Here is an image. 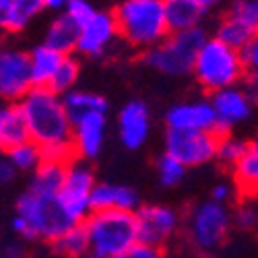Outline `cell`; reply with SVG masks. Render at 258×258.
Returning a JSON list of instances; mask_svg holds the SVG:
<instances>
[{"instance_id": "cell-1", "label": "cell", "mask_w": 258, "mask_h": 258, "mask_svg": "<svg viewBox=\"0 0 258 258\" xmlns=\"http://www.w3.org/2000/svg\"><path fill=\"white\" fill-rule=\"evenodd\" d=\"M29 141L37 147L71 141V120L64 112L62 97L46 87H31L17 101Z\"/></svg>"}, {"instance_id": "cell-2", "label": "cell", "mask_w": 258, "mask_h": 258, "mask_svg": "<svg viewBox=\"0 0 258 258\" xmlns=\"http://www.w3.org/2000/svg\"><path fill=\"white\" fill-rule=\"evenodd\" d=\"M118 33L137 48H153L169 31L161 0H122L112 13Z\"/></svg>"}, {"instance_id": "cell-3", "label": "cell", "mask_w": 258, "mask_h": 258, "mask_svg": "<svg viewBox=\"0 0 258 258\" xmlns=\"http://www.w3.org/2000/svg\"><path fill=\"white\" fill-rule=\"evenodd\" d=\"M83 225L89 238V252L99 258H114L137 244L135 213L131 211H91Z\"/></svg>"}, {"instance_id": "cell-4", "label": "cell", "mask_w": 258, "mask_h": 258, "mask_svg": "<svg viewBox=\"0 0 258 258\" xmlns=\"http://www.w3.org/2000/svg\"><path fill=\"white\" fill-rule=\"evenodd\" d=\"M205 41L207 31L203 27L169 33L157 46L147 50L145 62L161 75L184 77L192 73V64H195V58Z\"/></svg>"}, {"instance_id": "cell-5", "label": "cell", "mask_w": 258, "mask_h": 258, "mask_svg": "<svg viewBox=\"0 0 258 258\" xmlns=\"http://www.w3.org/2000/svg\"><path fill=\"white\" fill-rule=\"evenodd\" d=\"M192 73L207 91L215 93L235 87V83L244 75V69L238 58V50H231L215 37H207L192 64Z\"/></svg>"}, {"instance_id": "cell-6", "label": "cell", "mask_w": 258, "mask_h": 258, "mask_svg": "<svg viewBox=\"0 0 258 258\" xmlns=\"http://www.w3.org/2000/svg\"><path fill=\"white\" fill-rule=\"evenodd\" d=\"M17 215L27 221V225L31 227V231L35 235V240L54 242L71 225H75L67 215H64V211L60 209L56 199L37 197V195H31L29 190L17 199Z\"/></svg>"}, {"instance_id": "cell-7", "label": "cell", "mask_w": 258, "mask_h": 258, "mask_svg": "<svg viewBox=\"0 0 258 258\" xmlns=\"http://www.w3.org/2000/svg\"><path fill=\"white\" fill-rule=\"evenodd\" d=\"M93 186V174L83 161H73L64 167V182L56 195V201L73 223H83L91 213L89 197Z\"/></svg>"}, {"instance_id": "cell-8", "label": "cell", "mask_w": 258, "mask_h": 258, "mask_svg": "<svg viewBox=\"0 0 258 258\" xmlns=\"http://www.w3.org/2000/svg\"><path fill=\"white\" fill-rule=\"evenodd\" d=\"M231 217L225 205L207 201L199 205L190 215V238L201 250H215L229 231Z\"/></svg>"}, {"instance_id": "cell-9", "label": "cell", "mask_w": 258, "mask_h": 258, "mask_svg": "<svg viewBox=\"0 0 258 258\" xmlns=\"http://www.w3.org/2000/svg\"><path fill=\"white\" fill-rule=\"evenodd\" d=\"M217 137L205 131H167L165 153L178 159L184 167L203 165L215 159Z\"/></svg>"}, {"instance_id": "cell-10", "label": "cell", "mask_w": 258, "mask_h": 258, "mask_svg": "<svg viewBox=\"0 0 258 258\" xmlns=\"http://www.w3.org/2000/svg\"><path fill=\"white\" fill-rule=\"evenodd\" d=\"M178 213L165 205H145L135 211L137 242L161 248L178 227Z\"/></svg>"}, {"instance_id": "cell-11", "label": "cell", "mask_w": 258, "mask_h": 258, "mask_svg": "<svg viewBox=\"0 0 258 258\" xmlns=\"http://www.w3.org/2000/svg\"><path fill=\"white\" fill-rule=\"evenodd\" d=\"M209 103L215 112V120H217V128H215V137L217 139L229 135L233 126L246 122L252 116V101L242 89L235 87L215 91Z\"/></svg>"}, {"instance_id": "cell-12", "label": "cell", "mask_w": 258, "mask_h": 258, "mask_svg": "<svg viewBox=\"0 0 258 258\" xmlns=\"http://www.w3.org/2000/svg\"><path fill=\"white\" fill-rule=\"evenodd\" d=\"M29 89V54L11 48L0 50V97L19 101Z\"/></svg>"}, {"instance_id": "cell-13", "label": "cell", "mask_w": 258, "mask_h": 258, "mask_svg": "<svg viewBox=\"0 0 258 258\" xmlns=\"http://www.w3.org/2000/svg\"><path fill=\"white\" fill-rule=\"evenodd\" d=\"M118 35V27L112 13L95 11V15L79 29L77 52L85 56H101L105 48L112 44Z\"/></svg>"}, {"instance_id": "cell-14", "label": "cell", "mask_w": 258, "mask_h": 258, "mask_svg": "<svg viewBox=\"0 0 258 258\" xmlns=\"http://www.w3.org/2000/svg\"><path fill=\"white\" fill-rule=\"evenodd\" d=\"M169 131H205L213 133L217 128L215 112L209 101H188L176 103L165 116Z\"/></svg>"}, {"instance_id": "cell-15", "label": "cell", "mask_w": 258, "mask_h": 258, "mask_svg": "<svg viewBox=\"0 0 258 258\" xmlns=\"http://www.w3.org/2000/svg\"><path fill=\"white\" fill-rule=\"evenodd\" d=\"M105 114H87L77 120L71 128V143L75 155L83 159H93L99 155L105 141Z\"/></svg>"}, {"instance_id": "cell-16", "label": "cell", "mask_w": 258, "mask_h": 258, "mask_svg": "<svg viewBox=\"0 0 258 258\" xmlns=\"http://www.w3.org/2000/svg\"><path fill=\"white\" fill-rule=\"evenodd\" d=\"M118 128H120V141L126 149H141L151 133V114L149 107L143 101H131L122 107L120 118H118Z\"/></svg>"}, {"instance_id": "cell-17", "label": "cell", "mask_w": 258, "mask_h": 258, "mask_svg": "<svg viewBox=\"0 0 258 258\" xmlns=\"http://www.w3.org/2000/svg\"><path fill=\"white\" fill-rule=\"evenodd\" d=\"M91 211H105V209H118V211H131L135 213L139 205V195L131 186L120 184H95L89 197Z\"/></svg>"}, {"instance_id": "cell-18", "label": "cell", "mask_w": 258, "mask_h": 258, "mask_svg": "<svg viewBox=\"0 0 258 258\" xmlns=\"http://www.w3.org/2000/svg\"><path fill=\"white\" fill-rule=\"evenodd\" d=\"M163 3V17L169 33L186 31L201 27L199 23L205 17V11L195 0H161Z\"/></svg>"}, {"instance_id": "cell-19", "label": "cell", "mask_w": 258, "mask_h": 258, "mask_svg": "<svg viewBox=\"0 0 258 258\" xmlns=\"http://www.w3.org/2000/svg\"><path fill=\"white\" fill-rule=\"evenodd\" d=\"M62 97V105L64 112H67L71 126L81 120L83 116L87 114H105L107 112V101L97 95V93H89V91H67Z\"/></svg>"}, {"instance_id": "cell-20", "label": "cell", "mask_w": 258, "mask_h": 258, "mask_svg": "<svg viewBox=\"0 0 258 258\" xmlns=\"http://www.w3.org/2000/svg\"><path fill=\"white\" fill-rule=\"evenodd\" d=\"M62 54L50 50L48 46H37L29 54V75H31V87H48L58 64L62 62Z\"/></svg>"}, {"instance_id": "cell-21", "label": "cell", "mask_w": 258, "mask_h": 258, "mask_svg": "<svg viewBox=\"0 0 258 258\" xmlns=\"http://www.w3.org/2000/svg\"><path fill=\"white\" fill-rule=\"evenodd\" d=\"M29 141L25 122L21 118V112L17 103L0 107V151H9V149Z\"/></svg>"}, {"instance_id": "cell-22", "label": "cell", "mask_w": 258, "mask_h": 258, "mask_svg": "<svg viewBox=\"0 0 258 258\" xmlns=\"http://www.w3.org/2000/svg\"><path fill=\"white\" fill-rule=\"evenodd\" d=\"M77 39H79V27L67 15H60L48 27L44 46H48L50 50H54L62 56H71V52L77 48Z\"/></svg>"}, {"instance_id": "cell-23", "label": "cell", "mask_w": 258, "mask_h": 258, "mask_svg": "<svg viewBox=\"0 0 258 258\" xmlns=\"http://www.w3.org/2000/svg\"><path fill=\"white\" fill-rule=\"evenodd\" d=\"M64 182V167L54 163H39L33 169V178L29 184V192L37 197L56 199L58 190Z\"/></svg>"}, {"instance_id": "cell-24", "label": "cell", "mask_w": 258, "mask_h": 258, "mask_svg": "<svg viewBox=\"0 0 258 258\" xmlns=\"http://www.w3.org/2000/svg\"><path fill=\"white\" fill-rule=\"evenodd\" d=\"M233 176L244 195H254L258 188V145L252 141L248 151L233 163Z\"/></svg>"}, {"instance_id": "cell-25", "label": "cell", "mask_w": 258, "mask_h": 258, "mask_svg": "<svg viewBox=\"0 0 258 258\" xmlns=\"http://www.w3.org/2000/svg\"><path fill=\"white\" fill-rule=\"evenodd\" d=\"M52 244L56 254H60L62 258H83L85 254H89V238L83 223L71 225Z\"/></svg>"}, {"instance_id": "cell-26", "label": "cell", "mask_w": 258, "mask_h": 258, "mask_svg": "<svg viewBox=\"0 0 258 258\" xmlns=\"http://www.w3.org/2000/svg\"><path fill=\"white\" fill-rule=\"evenodd\" d=\"M44 0H11V11L7 19V31H21L44 11Z\"/></svg>"}, {"instance_id": "cell-27", "label": "cell", "mask_w": 258, "mask_h": 258, "mask_svg": "<svg viewBox=\"0 0 258 258\" xmlns=\"http://www.w3.org/2000/svg\"><path fill=\"white\" fill-rule=\"evenodd\" d=\"M254 37H256V29L240 23V21H235L231 17H225L221 21L217 27V35H215V39H219L221 44L229 46L231 50H240L244 44H248Z\"/></svg>"}, {"instance_id": "cell-28", "label": "cell", "mask_w": 258, "mask_h": 258, "mask_svg": "<svg viewBox=\"0 0 258 258\" xmlns=\"http://www.w3.org/2000/svg\"><path fill=\"white\" fill-rule=\"evenodd\" d=\"M77 79H79V62L73 56H64L46 89H50V91H54L58 95H64L67 91L73 89V85L77 83Z\"/></svg>"}, {"instance_id": "cell-29", "label": "cell", "mask_w": 258, "mask_h": 258, "mask_svg": "<svg viewBox=\"0 0 258 258\" xmlns=\"http://www.w3.org/2000/svg\"><path fill=\"white\" fill-rule=\"evenodd\" d=\"M7 159L11 161V165L15 169H23V171H31L41 163L39 157V147L31 141H25L13 149L7 151Z\"/></svg>"}, {"instance_id": "cell-30", "label": "cell", "mask_w": 258, "mask_h": 258, "mask_svg": "<svg viewBox=\"0 0 258 258\" xmlns=\"http://www.w3.org/2000/svg\"><path fill=\"white\" fill-rule=\"evenodd\" d=\"M250 147V141H244V139H238V137H231V135H223L217 139V151H215V157L219 161L227 163V165H233L238 161Z\"/></svg>"}, {"instance_id": "cell-31", "label": "cell", "mask_w": 258, "mask_h": 258, "mask_svg": "<svg viewBox=\"0 0 258 258\" xmlns=\"http://www.w3.org/2000/svg\"><path fill=\"white\" fill-rule=\"evenodd\" d=\"M39 157L41 163H54V165H62L67 167L69 163L75 161V149L71 141H62V143H52L46 147H39Z\"/></svg>"}, {"instance_id": "cell-32", "label": "cell", "mask_w": 258, "mask_h": 258, "mask_svg": "<svg viewBox=\"0 0 258 258\" xmlns=\"http://www.w3.org/2000/svg\"><path fill=\"white\" fill-rule=\"evenodd\" d=\"M157 174H159L161 186L174 188V186H178L184 180L186 167L178 159H174V157H169L167 153H163L161 159H159V163H157Z\"/></svg>"}, {"instance_id": "cell-33", "label": "cell", "mask_w": 258, "mask_h": 258, "mask_svg": "<svg viewBox=\"0 0 258 258\" xmlns=\"http://www.w3.org/2000/svg\"><path fill=\"white\" fill-rule=\"evenodd\" d=\"M227 17L256 29L258 27V3L256 0H233Z\"/></svg>"}, {"instance_id": "cell-34", "label": "cell", "mask_w": 258, "mask_h": 258, "mask_svg": "<svg viewBox=\"0 0 258 258\" xmlns=\"http://www.w3.org/2000/svg\"><path fill=\"white\" fill-rule=\"evenodd\" d=\"M64 9H67L64 15H67L79 29L95 15V9H93V5L89 3V0H69Z\"/></svg>"}, {"instance_id": "cell-35", "label": "cell", "mask_w": 258, "mask_h": 258, "mask_svg": "<svg viewBox=\"0 0 258 258\" xmlns=\"http://www.w3.org/2000/svg\"><path fill=\"white\" fill-rule=\"evenodd\" d=\"M238 58H240V64L244 73L248 71V75H256L258 71V39H250L248 44H244L240 50H238Z\"/></svg>"}, {"instance_id": "cell-36", "label": "cell", "mask_w": 258, "mask_h": 258, "mask_svg": "<svg viewBox=\"0 0 258 258\" xmlns=\"http://www.w3.org/2000/svg\"><path fill=\"white\" fill-rule=\"evenodd\" d=\"M114 258H163V254H161V248L147 246V244L137 242L128 250H124L122 254H116Z\"/></svg>"}, {"instance_id": "cell-37", "label": "cell", "mask_w": 258, "mask_h": 258, "mask_svg": "<svg viewBox=\"0 0 258 258\" xmlns=\"http://www.w3.org/2000/svg\"><path fill=\"white\" fill-rule=\"evenodd\" d=\"M256 219H258V215H256V207L252 203H244L235 211V225L242 229H252L256 225Z\"/></svg>"}, {"instance_id": "cell-38", "label": "cell", "mask_w": 258, "mask_h": 258, "mask_svg": "<svg viewBox=\"0 0 258 258\" xmlns=\"http://www.w3.org/2000/svg\"><path fill=\"white\" fill-rule=\"evenodd\" d=\"M15 174H17V169L11 165V161L7 157H0V188L11 184L15 180Z\"/></svg>"}, {"instance_id": "cell-39", "label": "cell", "mask_w": 258, "mask_h": 258, "mask_svg": "<svg viewBox=\"0 0 258 258\" xmlns=\"http://www.w3.org/2000/svg\"><path fill=\"white\" fill-rule=\"evenodd\" d=\"M0 258H27V250L21 242H11L3 248Z\"/></svg>"}, {"instance_id": "cell-40", "label": "cell", "mask_w": 258, "mask_h": 258, "mask_svg": "<svg viewBox=\"0 0 258 258\" xmlns=\"http://www.w3.org/2000/svg\"><path fill=\"white\" fill-rule=\"evenodd\" d=\"M13 229H15L23 240H35L31 227L27 225V221H25L23 217H19V215H15V219H13Z\"/></svg>"}, {"instance_id": "cell-41", "label": "cell", "mask_w": 258, "mask_h": 258, "mask_svg": "<svg viewBox=\"0 0 258 258\" xmlns=\"http://www.w3.org/2000/svg\"><path fill=\"white\" fill-rule=\"evenodd\" d=\"M229 197H231V186L229 184H217L211 192V201L219 203V205H225Z\"/></svg>"}, {"instance_id": "cell-42", "label": "cell", "mask_w": 258, "mask_h": 258, "mask_svg": "<svg viewBox=\"0 0 258 258\" xmlns=\"http://www.w3.org/2000/svg\"><path fill=\"white\" fill-rule=\"evenodd\" d=\"M9 11H11V0H0V31H7Z\"/></svg>"}, {"instance_id": "cell-43", "label": "cell", "mask_w": 258, "mask_h": 258, "mask_svg": "<svg viewBox=\"0 0 258 258\" xmlns=\"http://www.w3.org/2000/svg\"><path fill=\"white\" fill-rule=\"evenodd\" d=\"M195 3L207 13L209 9H213V7H217V5H221V3H225V0H195Z\"/></svg>"}, {"instance_id": "cell-44", "label": "cell", "mask_w": 258, "mask_h": 258, "mask_svg": "<svg viewBox=\"0 0 258 258\" xmlns=\"http://www.w3.org/2000/svg\"><path fill=\"white\" fill-rule=\"evenodd\" d=\"M67 3H69V0H44V7H46V9H54V11H58V9H64V7H67Z\"/></svg>"}, {"instance_id": "cell-45", "label": "cell", "mask_w": 258, "mask_h": 258, "mask_svg": "<svg viewBox=\"0 0 258 258\" xmlns=\"http://www.w3.org/2000/svg\"><path fill=\"white\" fill-rule=\"evenodd\" d=\"M83 258H99V256H95V254H91V252H89V254H85Z\"/></svg>"}]
</instances>
